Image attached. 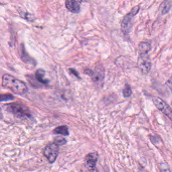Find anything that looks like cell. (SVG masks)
I'll return each mask as SVG.
<instances>
[{"label": "cell", "mask_w": 172, "mask_h": 172, "mask_svg": "<svg viewBox=\"0 0 172 172\" xmlns=\"http://www.w3.org/2000/svg\"><path fill=\"white\" fill-rule=\"evenodd\" d=\"M2 86L19 95H23L28 92L27 86L23 82L7 74L2 77Z\"/></svg>", "instance_id": "obj_1"}, {"label": "cell", "mask_w": 172, "mask_h": 172, "mask_svg": "<svg viewBox=\"0 0 172 172\" xmlns=\"http://www.w3.org/2000/svg\"><path fill=\"white\" fill-rule=\"evenodd\" d=\"M8 112L18 118H30L31 116L29 109L23 104L18 103H11L5 106Z\"/></svg>", "instance_id": "obj_2"}, {"label": "cell", "mask_w": 172, "mask_h": 172, "mask_svg": "<svg viewBox=\"0 0 172 172\" xmlns=\"http://www.w3.org/2000/svg\"><path fill=\"white\" fill-rule=\"evenodd\" d=\"M139 10V6H136L124 17L121 23V30L124 35H128L130 33L133 25L134 17L138 13Z\"/></svg>", "instance_id": "obj_3"}, {"label": "cell", "mask_w": 172, "mask_h": 172, "mask_svg": "<svg viewBox=\"0 0 172 172\" xmlns=\"http://www.w3.org/2000/svg\"><path fill=\"white\" fill-rule=\"evenodd\" d=\"M84 73L90 76L96 85L99 87L103 86L104 78V69L101 65L97 66L94 70L87 69L84 71Z\"/></svg>", "instance_id": "obj_4"}, {"label": "cell", "mask_w": 172, "mask_h": 172, "mask_svg": "<svg viewBox=\"0 0 172 172\" xmlns=\"http://www.w3.org/2000/svg\"><path fill=\"white\" fill-rule=\"evenodd\" d=\"M44 154L51 164L54 163L59 154V146L55 143H49L44 148Z\"/></svg>", "instance_id": "obj_5"}, {"label": "cell", "mask_w": 172, "mask_h": 172, "mask_svg": "<svg viewBox=\"0 0 172 172\" xmlns=\"http://www.w3.org/2000/svg\"><path fill=\"white\" fill-rule=\"evenodd\" d=\"M137 65L143 73L148 74L152 68V62L148 54L140 53L138 58Z\"/></svg>", "instance_id": "obj_6"}, {"label": "cell", "mask_w": 172, "mask_h": 172, "mask_svg": "<svg viewBox=\"0 0 172 172\" xmlns=\"http://www.w3.org/2000/svg\"><path fill=\"white\" fill-rule=\"evenodd\" d=\"M153 102L156 108L171 120H172V111L170 106L167 104L165 101H163L162 99L159 97H154Z\"/></svg>", "instance_id": "obj_7"}, {"label": "cell", "mask_w": 172, "mask_h": 172, "mask_svg": "<svg viewBox=\"0 0 172 172\" xmlns=\"http://www.w3.org/2000/svg\"><path fill=\"white\" fill-rule=\"evenodd\" d=\"M97 159L98 154L97 152H92L88 154L85 159V167L90 171H95Z\"/></svg>", "instance_id": "obj_8"}, {"label": "cell", "mask_w": 172, "mask_h": 172, "mask_svg": "<svg viewBox=\"0 0 172 172\" xmlns=\"http://www.w3.org/2000/svg\"><path fill=\"white\" fill-rule=\"evenodd\" d=\"M65 6L66 8L72 13L77 14L80 10V5L76 0H66Z\"/></svg>", "instance_id": "obj_9"}, {"label": "cell", "mask_w": 172, "mask_h": 172, "mask_svg": "<svg viewBox=\"0 0 172 172\" xmlns=\"http://www.w3.org/2000/svg\"><path fill=\"white\" fill-rule=\"evenodd\" d=\"M20 51H21V58L22 60L27 64H34V60L32 58H31L30 57V55L28 54L27 53L24 47L23 44L21 46V49H20Z\"/></svg>", "instance_id": "obj_10"}, {"label": "cell", "mask_w": 172, "mask_h": 172, "mask_svg": "<svg viewBox=\"0 0 172 172\" xmlns=\"http://www.w3.org/2000/svg\"><path fill=\"white\" fill-rule=\"evenodd\" d=\"M45 76V71L42 69H39L37 70L35 73V78L39 82L41 83L42 84H48L49 81L48 79L44 78Z\"/></svg>", "instance_id": "obj_11"}, {"label": "cell", "mask_w": 172, "mask_h": 172, "mask_svg": "<svg viewBox=\"0 0 172 172\" xmlns=\"http://www.w3.org/2000/svg\"><path fill=\"white\" fill-rule=\"evenodd\" d=\"M53 133L56 134H60L63 136H68L69 135V131L68 127L65 125L60 126L55 128Z\"/></svg>", "instance_id": "obj_12"}, {"label": "cell", "mask_w": 172, "mask_h": 172, "mask_svg": "<svg viewBox=\"0 0 172 172\" xmlns=\"http://www.w3.org/2000/svg\"><path fill=\"white\" fill-rule=\"evenodd\" d=\"M161 14L165 15L170 10L171 8V0H165L161 5Z\"/></svg>", "instance_id": "obj_13"}, {"label": "cell", "mask_w": 172, "mask_h": 172, "mask_svg": "<svg viewBox=\"0 0 172 172\" xmlns=\"http://www.w3.org/2000/svg\"><path fill=\"white\" fill-rule=\"evenodd\" d=\"M139 48L140 53L148 54L151 50L152 47L148 42H141L139 44Z\"/></svg>", "instance_id": "obj_14"}, {"label": "cell", "mask_w": 172, "mask_h": 172, "mask_svg": "<svg viewBox=\"0 0 172 172\" xmlns=\"http://www.w3.org/2000/svg\"><path fill=\"white\" fill-rule=\"evenodd\" d=\"M132 92L131 88L130 87V86L127 84L126 85L125 87L124 90H123V94L124 97L126 98H128L131 97L132 95Z\"/></svg>", "instance_id": "obj_15"}, {"label": "cell", "mask_w": 172, "mask_h": 172, "mask_svg": "<svg viewBox=\"0 0 172 172\" xmlns=\"http://www.w3.org/2000/svg\"><path fill=\"white\" fill-rule=\"evenodd\" d=\"M14 99V97L11 94H0V102H7L11 101Z\"/></svg>", "instance_id": "obj_16"}, {"label": "cell", "mask_w": 172, "mask_h": 172, "mask_svg": "<svg viewBox=\"0 0 172 172\" xmlns=\"http://www.w3.org/2000/svg\"><path fill=\"white\" fill-rule=\"evenodd\" d=\"M54 143L59 147L61 145H65L67 143V141H66V139L63 137L58 136V137L55 138V140H54Z\"/></svg>", "instance_id": "obj_17"}, {"label": "cell", "mask_w": 172, "mask_h": 172, "mask_svg": "<svg viewBox=\"0 0 172 172\" xmlns=\"http://www.w3.org/2000/svg\"><path fill=\"white\" fill-rule=\"evenodd\" d=\"M20 16L25 20H28L29 21H33V16L30 13L21 12L20 13Z\"/></svg>", "instance_id": "obj_18"}, {"label": "cell", "mask_w": 172, "mask_h": 172, "mask_svg": "<svg viewBox=\"0 0 172 172\" xmlns=\"http://www.w3.org/2000/svg\"><path fill=\"white\" fill-rule=\"evenodd\" d=\"M69 70L70 72H71L72 74H73L75 76H76V77L78 78H80L79 74L78 72L76 70L74 69H73V68H70V69H69Z\"/></svg>", "instance_id": "obj_19"}, {"label": "cell", "mask_w": 172, "mask_h": 172, "mask_svg": "<svg viewBox=\"0 0 172 172\" xmlns=\"http://www.w3.org/2000/svg\"><path fill=\"white\" fill-rule=\"evenodd\" d=\"M78 1L79 2H82L83 0H78Z\"/></svg>", "instance_id": "obj_20"}]
</instances>
